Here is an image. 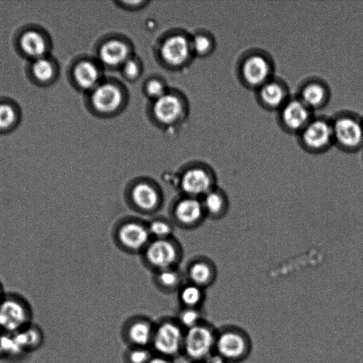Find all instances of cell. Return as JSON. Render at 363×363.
I'll return each instance as SVG.
<instances>
[{
  "instance_id": "1",
  "label": "cell",
  "mask_w": 363,
  "mask_h": 363,
  "mask_svg": "<svg viewBox=\"0 0 363 363\" xmlns=\"http://www.w3.org/2000/svg\"><path fill=\"white\" fill-rule=\"evenodd\" d=\"M272 56L265 50L252 48L244 52L237 62V77L245 88L255 91L274 75Z\"/></svg>"
},
{
  "instance_id": "2",
  "label": "cell",
  "mask_w": 363,
  "mask_h": 363,
  "mask_svg": "<svg viewBox=\"0 0 363 363\" xmlns=\"http://www.w3.org/2000/svg\"><path fill=\"white\" fill-rule=\"evenodd\" d=\"M250 334L240 326L228 325L217 330L215 354L226 363H241L252 351Z\"/></svg>"
},
{
  "instance_id": "3",
  "label": "cell",
  "mask_w": 363,
  "mask_h": 363,
  "mask_svg": "<svg viewBox=\"0 0 363 363\" xmlns=\"http://www.w3.org/2000/svg\"><path fill=\"white\" fill-rule=\"evenodd\" d=\"M334 146L345 152H354L363 147L362 117L344 110L331 117Z\"/></svg>"
},
{
  "instance_id": "4",
  "label": "cell",
  "mask_w": 363,
  "mask_h": 363,
  "mask_svg": "<svg viewBox=\"0 0 363 363\" xmlns=\"http://www.w3.org/2000/svg\"><path fill=\"white\" fill-rule=\"evenodd\" d=\"M296 136L305 152L313 155L326 152L334 146L331 117L314 115Z\"/></svg>"
},
{
  "instance_id": "5",
  "label": "cell",
  "mask_w": 363,
  "mask_h": 363,
  "mask_svg": "<svg viewBox=\"0 0 363 363\" xmlns=\"http://www.w3.org/2000/svg\"><path fill=\"white\" fill-rule=\"evenodd\" d=\"M32 310L28 301L16 293H5L0 301V332L15 334L28 326Z\"/></svg>"
},
{
  "instance_id": "6",
  "label": "cell",
  "mask_w": 363,
  "mask_h": 363,
  "mask_svg": "<svg viewBox=\"0 0 363 363\" xmlns=\"http://www.w3.org/2000/svg\"><path fill=\"white\" fill-rule=\"evenodd\" d=\"M145 264L154 272L177 267L182 258V248L172 236L152 239L141 253Z\"/></svg>"
},
{
  "instance_id": "7",
  "label": "cell",
  "mask_w": 363,
  "mask_h": 363,
  "mask_svg": "<svg viewBox=\"0 0 363 363\" xmlns=\"http://www.w3.org/2000/svg\"><path fill=\"white\" fill-rule=\"evenodd\" d=\"M126 199L135 211L144 214L156 212L163 202V194L159 185L148 178H139L127 187Z\"/></svg>"
},
{
  "instance_id": "8",
  "label": "cell",
  "mask_w": 363,
  "mask_h": 363,
  "mask_svg": "<svg viewBox=\"0 0 363 363\" xmlns=\"http://www.w3.org/2000/svg\"><path fill=\"white\" fill-rule=\"evenodd\" d=\"M113 238L122 250L140 254L152 240L147 223L136 218L121 220L114 229Z\"/></svg>"
},
{
  "instance_id": "9",
  "label": "cell",
  "mask_w": 363,
  "mask_h": 363,
  "mask_svg": "<svg viewBox=\"0 0 363 363\" xmlns=\"http://www.w3.org/2000/svg\"><path fill=\"white\" fill-rule=\"evenodd\" d=\"M217 330L203 322L186 330L182 352L195 362H205L215 353Z\"/></svg>"
},
{
  "instance_id": "10",
  "label": "cell",
  "mask_w": 363,
  "mask_h": 363,
  "mask_svg": "<svg viewBox=\"0 0 363 363\" xmlns=\"http://www.w3.org/2000/svg\"><path fill=\"white\" fill-rule=\"evenodd\" d=\"M182 195L201 199L217 186L216 176L205 164H193L184 169L179 177Z\"/></svg>"
},
{
  "instance_id": "11",
  "label": "cell",
  "mask_w": 363,
  "mask_h": 363,
  "mask_svg": "<svg viewBox=\"0 0 363 363\" xmlns=\"http://www.w3.org/2000/svg\"><path fill=\"white\" fill-rule=\"evenodd\" d=\"M184 333L177 321H162L155 327L151 344L158 355L169 359L182 352Z\"/></svg>"
},
{
  "instance_id": "12",
  "label": "cell",
  "mask_w": 363,
  "mask_h": 363,
  "mask_svg": "<svg viewBox=\"0 0 363 363\" xmlns=\"http://www.w3.org/2000/svg\"><path fill=\"white\" fill-rule=\"evenodd\" d=\"M314 115L296 95H292L277 112V123L285 133L296 135Z\"/></svg>"
},
{
  "instance_id": "13",
  "label": "cell",
  "mask_w": 363,
  "mask_h": 363,
  "mask_svg": "<svg viewBox=\"0 0 363 363\" xmlns=\"http://www.w3.org/2000/svg\"><path fill=\"white\" fill-rule=\"evenodd\" d=\"M170 213L172 223L186 229L199 226L206 218L201 199L184 195L175 200Z\"/></svg>"
},
{
  "instance_id": "14",
  "label": "cell",
  "mask_w": 363,
  "mask_h": 363,
  "mask_svg": "<svg viewBox=\"0 0 363 363\" xmlns=\"http://www.w3.org/2000/svg\"><path fill=\"white\" fill-rule=\"evenodd\" d=\"M258 105L267 111L277 112L292 96L286 82L274 76L255 91Z\"/></svg>"
},
{
  "instance_id": "15",
  "label": "cell",
  "mask_w": 363,
  "mask_h": 363,
  "mask_svg": "<svg viewBox=\"0 0 363 363\" xmlns=\"http://www.w3.org/2000/svg\"><path fill=\"white\" fill-rule=\"evenodd\" d=\"M296 96L314 112L327 106L331 93L325 81L318 77H311L300 84Z\"/></svg>"
},
{
  "instance_id": "16",
  "label": "cell",
  "mask_w": 363,
  "mask_h": 363,
  "mask_svg": "<svg viewBox=\"0 0 363 363\" xmlns=\"http://www.w3.org/2000/svg\"><path fill=\"white\" fill-rule=\"evenodd\" d=\"M123 92L113 82H100L91 94L94 108L100 113H112L120 108L123 102Z\"/></svg>"
},
{
  "instance_id": "17",
  "label": "cell",
  "mask_w": 363,
  "mask_h": 363,
  "mask_svg": "<svg viewBox=\"0 0 363 363\" xmlns=\"http://www.w3.org/2000/svg\"><path fill=\"white\" fill-rule=\"evenodd\" d=\"M191 40L182 34L167 37L160 45L162 60L172 67H179L186 62L191 53Z\"/></svg>"
},
{
  "instance_id": "18",
  "label": "cell",
  "mask_w": 363,
  "mask_h": 363,
  "mask_svg": "<svg viewBox=\"0 0 363 363\" xmlns=\"http://www.w3.org/2000/svg\"><path fill=\"white\" fill-rule=\"evenodd\" d=\"M184 104L182 99L175 93L167 91L154 101L152 113L155 119L164 125L177 122L182 116Z\"/></svg>"
},
{
  "instance_id": "19",
  "label": "cell",
  "mask_w": 363,
  "mask_h": 363,
  "mask_svg": "<svg viewBox=\"0 0 363 363\" xmlns=\"http://www.w3.org/2000/svg\"><path fill=\"white\" fill-rule=\"evenodd\" d=\"M186 277L189 282L205 289L216 281L217 269L209 258L197 257L188 264Z\"/></svg>"
},
{
  "instance_id": "20",
  "label": "cell",
  "mask_w": 363,
  "mask_h": 363,
  "mask_svg": "<svg viewBox=\"0 0 363 363\" xmlns=\"http://www.w3.org/2000/svg\"><path fill=\"white\" fill-rule=\"evenodd\" d=\"M98 55L100 61L109 67H121L131 57L128 44L116 38L105 41L99 47Z\"/></svg>"
},
{
  "instance_id": "21",
  "label": "cell",
  "mask_w": 363,
  "mask_h": 363,
  "mask_svg": "<svg viewBox=\"0 0 363 363\" xmlns=\"http://www.w3.org/2000/svg\"><path fill=\"white\" fill-rule=\"evenodd\" d=\"M201 201L206 218L218 220L228 212L230 201L226 193L218 186L206 194Z\"/></svg>"
},
{
  "instance_id": "22",
  "label": "cell",
  "mask_w": 363,
  "mask_h": 363,
  "mask_svg": "<svg viewBox=\"0 0 363 363\" xmlns=\"http://www.w3.org/2000/svg\"><path fill=\"white\" fill-rule=\"evenodd\" d=\"M101 77L98 65L90 60H82L73 69V77L77 85L84 90L94 89Z\"/></svg>"
},
{
  "instance_id": "23",
  "label": "cell",
  "mask_w": 363,
  "mask_h": 363,
  "mask_svg": "<svg viewBox=\"0 0 363 363\" xmlns=\"http://www.w3.org/2000/svg\"><path fill=\"white\" fill-rule=\"evenodd\" d=\"M19 45L22 51L34 60L45 56L48 50L45 36L35 29L26 30L20 37Z\"/></svg>"
},
{
  "instance_id": "24",
  "label": "cell",
  "mask_w": 363,
  "mask_h": 363,
  "mask_svg": "<svg viewBox=\"0 0 363 363\" xmlns=\"http://www.w3.org/2000/svg\"><path fill=\"white\" fill-rule=\"evenodd\" d=\"M155 327L148 321L140 319L133 321L127 329V337L135 347H145L152 343Z\"/></svg>"
},
{
  "instance_id": "25",
  "label": "cell",
  "mask_w": 363,
  "mask_h": 363,
  "mask_svg": "<svg viewBox=\"0 0 363 363\" xmlns=\"http://www.w3.org/2000/svg\"><path fill=\"white\" fill-rule=\"evenodd\" d=\"M154 281L159 289L171 292L183 285V275L177 267L168 268L155 272Z\"/></svg>"
},
{
  "instance_id": "26",
  "label": "cell",
  "mask_w": 363,
  "mask_h": 363,
  "mask_svg": "<svg viewBox=\"0 0 363 363\" xmlns=\"http://www.w3.org/2000/svg\"><path fill=\"white\" fill-rule=\"evenodd\" d=\"M204 297V289L189 281L179 289V301L185 308H199Z\"/></svg>"
},
{
  "instance_id": "27",
  "label": "cell",
  "mask_w": 363,
  "mask_h": 363,
  "mask_svg": "<svg viewBox=\"0 0 363 363\" xmlns=\"http://www.w3.org/2000/svg\"><path fill=\"white\" fill-rule=\"evenodd\" d=\"M13 335L24 352L38 347L43 341L41 330L31 324Z\"/></svg>"
},
{
  "instance_id": "28",
  "label": "cell",
  "mask_w": 363,
  "mask_h": 363,
  "mask_svg": "<svg viewBox=\"0 0 363 363\" xmlns=\"http://www.w3.org/2000/svg\"><path fill=\"white\" fill-rule=\"evenodd\" d=\"M55 72L54 63L46 55L34 60L31 66L33 77L43 83L50 81L54 77Z\"/></svg>"
},
{
  "instance_id": "29",
  "label": "cell",
  "mask_w": 363,
  "mask_h": 363,
  "mask_svg": "<svg viewBox=\"0 0 363 363\" xmlns=\"http://www.w3.org/2000/svg\"><path fill=\"white\" fill-rule=\"evenodd\" d=\"M152 239H164L172 237L173 223L164 218H155L147 223Z\"/></svg>"
},
{
  "instance_id": "30",
  "label": "cell",
  "mask_w": 363,
  "mask_h": 363,
  "mask_svg": "<svg viewBox=\"0 0 363 363\" xmlns=\"http://www.w3.org/2000/svg\"><path fill=\"white\" fill-rule=\"evenodd\" d=\"M177 323L182 328L190 329L201 323L202 320V313L199 308H185L179 311Z\"/></svg>"
},
{
  "instance_id": "31",
  "label": "cell",
  "mask_w": 363,
  "mask_h": 363,
  "mask_svg": "<svg viewBox=\"0 0 363 363\" xmlns=\"http://www.w3.org/2000/svg\"><path fill=\"white\" fill-rule=\"evenodd\" d=\"M16 109L10 103H0V130H6L14 125L17 121Z\"/></svg>"
},
{
  "instance_id": "32",
  "label": "cell",
  "mask_w": 363,
  "mask_h": 363,
  "mask_svg": "<svg viewBox=\"0 0 363 363\" xmlns=\"http://www.w3.org/2000/svg\"><path fill=\"white\" fill-rule=\"evenodd\" d=\"M192 51L199 55H206L213 48V40L205 33L196 35L191 40Z\"/></svg>"
},
{
  "instance_id": "33",
  "label": "cell",
  "mask_w": 363,
  "mask_h": 363,
  "mask_svg": "<svg viewBox=\"0 0 363 363\" xmlns=\"http://www.w3.org/2000/svg\"><path fill=\"white\" fill-rule=\"evenodd\" d=\"M145 90L147 95L154 101L167 92L164 83L157 79H152L147 81Z\"/></svg>"
},
{
  "instance_id": "34",
  "label": "cell",
  "mask_w": 363,
  "mask_h": 363,
  "mask_svg": "<svg viewBox=\"0 0 363 363\" xmlns=\"http://www.w3.org/2000/svg\"><path fill=\"white\" fill-rule=\"evenodd\" d=\"M121 67L123 76L130 80L138 78L141 72L140 63L132 57H130Z\"/></svg>"
},
{
  "instance_id": "35",
  "label": "cell",
  "mask_w": 363,
  "mask_h": 363,
  "mask_svg": "<svg viewBox=\"0 0 363 363\" xmlns=\"http://www.w3.org/2000/svg\"><path fill=\"white\" fill-rule=\"evenodd\" d=\"M152 357V353L145 347H135L128 354L129 363H148Z\"/></svg>"
},
{
  "instance_id": "36",
  "label": "cell",
  "mask_w": 363,
  "mask_h": 363,
  "mask_svg": "<svg viewBox=\"0 0 363 363\" xmlns=\"http://www.w3.org/2000/svg\"><path fill=\"white\" fill-rule=\"evenodd\" d=\"M145 3H147L146 1H123L120 2L121 4V6H125L126 8L130 9H136L140 6H141Z\"/></svg>"
},
{
  "instance_id": "37",
  "label": "cell",
  "mask_w": 363,
  "mask_h": 363,
  "mask_svg": "<svg viewBox=\"0 0 363 363\" xmlns=\"http://www.w3.org/2000/svg\"><path fill=\"white\" fill-rule=\"evenodd\" d=\"M148 363H171V362L169 358L157 354V356H152Z\"/></svg>"
},
{
  "instance_id": "38",
  "label": "cell",
  "mask_w": 363,
  "mask_h": 363,
  "mask_svg": "<svg viewBox=\"0 0 363 363\" xmlns=\"http://www.w3.org/2000/svg\"><path fill=\"white\" fill-rule=\"evenodd\" d=\"M5 293L6 292L4 291V287H3L2 283L0 281V301L2 298V297L4 296Z\"/></svg>"
},
{
  "instance_id": "39",
  "label": "cell",
  "mask_w": 363,
  "mask_h": 363,
  "mask_svg": "<svg viewBox=\"0 0 363 363\" xmlns=\"http://www.w3.org/2000/svg\"><path fill=\"white\" fill-rule=\"evenodd\" d=\"M362 119H363V117H362Z\"/></svg>"
},
{
  "instance_id": "40",
  "label": "cell",
  "mask_w": 363,
  "mask_h": 363,
  "mask_svg": "<svg viewBox=\"0 0 363 363\" xmlns=\"http://www.w3.org/2000/svg\"><path fill=\"white\" fill-rule=\"evenodd\" d=\"M206 363V362H205Z\"/></svg>"
}]
</instances>
